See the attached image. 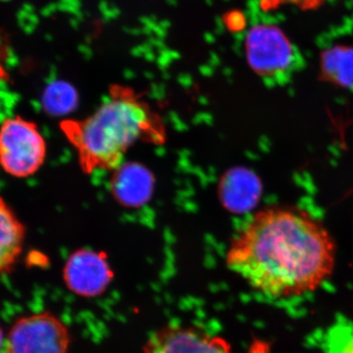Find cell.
Listing matches in <instances>:
<instances>
[{
	"label": "cell",
	"mask_w": 353,
	"mask_h": 353,
	"mask_svg": "<svg viewBox=\"0 0 353 353\" xmlns=\"http://www.w3.org/2000/svg\"><path fill=\"white\" fill-rule=\"evenodd\" d=\"M333 236L296 208L263 209L246 223L227 252V266L261 296H303L319 289L336 266Z\"/></svg>",
	"instance_id": "1"
},
{
	"label": "cell",
	"mask_w": 353,
	"mask_h": 353,
	"mask_svg": "<svg viewBox=\"0 0 353 353\" xmlns=\"http://www.w3.org/2000/svg\"><path fill=\"white\" fill-rule=\"evenodd\" d=\"M150 125V114L139 101L117 97L87 119L65 121L61 128L75 146L83 168L90 172L117 168Z\"/></svg>",
	"instance_id": "2"
},
{
	"label": "cell",
	"mask_w": 353,
	"mask_h": 353,
	"mask_svg": "<svg viewBox=\"0 0 353 353\" xmlns=\"http://www.w3.org/2000/svg\"><path fill=\"white\" fill-rule=\"evenodd\" d=\"M46 143L38 126L16 116L0 127V166L9 175L26 178L43 166Z\"/></svg>",
	"instance_id": "3"
},
{
	"label": "cell",
	"mask_w": 353,
	"mask_h": 353,
	"mask_svg": "<svg viewBox=\"0 0 353 353\" xmlns=\"http://www.w3.org/2000/svg\"><path fill=\"white\" fill-rule=\"evenodd\" d=\"M245 53L253 71L264 79L284 81L296 63L294 46L273 25L254 26L245 39Z\"/></svg>",
	"instance_id": "4"
},
{
	"label": "cell",
	"mask_w": 353,
	"mask_h": 353,
	"mask_svg": "<svg viewBox=\"0 0 353 353\" xmlns=\"http://www.w3.org/2000/svg\"><path fill=\"white\" fill-rule=\"evenodd\" d=\"M6 343L7 353H68L70 334L54 315L37 313L14 324Z\"/></svg>",
	"instance_id": "5"
},
{
	"label": "cell",
	"mask_w": 353,
	"mask_h": 353,
	"mask_svg": "<svg viewBox=\"0 0 353 353\" xmlns=\"http://www.w3.org/2000/svg\"><path fill=\"white\" fill-rule=\"evenodd\" d=\"M143 353H234L225 339L196 326L173 325L158 330Z\"/></svg>",
	"instance_id": "6"
},
{
	"label": "cell",
	"mask_w": 353,
	"mask_h": 353,
	"mask_svg": "<svg viewBox=\"0 0 353 353\" xmlns=\"http://www.w3.org/2000/svg\"><path fill=\"white\" fill-rule=\"evenodd\" d=\"M112 278V271L102 253L88 250H78L65 264V284L71 292L80 296H101L108 289Z\"/></svg>",
	"instance_id": "7"
},
{
	"label": "cell",
	"mask_w": 353,
	"mask_h": 353,
	"mask_svg": "<svg viewBox=\"0 0 353 353\" xmlns=\"http://www.w3.org/2000/svg\"><path fill=\"white\" fill-rule=\"evenodd\" d=\"M25 227L0 197V275L15 263L22 252Z\"/></svg>",
	"instance_id": "8"
},
{
	"label": "cell",
	"mask_w": 353,
	"mask_h": 353,
	"mask_svg": "<svg viewBox=\"0 0 353 353\" xmlns=\"http://www.w3.org/2000/svg\"><path fill=\"white\" fill-rule=\"evenodd\" d=\"M322 79L339 87L353 88V48L336 46L323 51Z\"/></svg>",
	"instance_id": "9"
},
{
	"label": "cell",
	"mask_w": 353,
	"mask_h": 353,
	"mask_svg": "<svg viewBox=\"0 0 353 353\" xmlns=\"http://www.w3.org/2000/svg\"><path fill=\"white\" fill-rule=\"evenodd\" d=\"M76 101V92L65 83H54L46 88L43 105L50 113H66Z\"/></svg>",
	"instance_id": "10"
},
{
	"label": "cell",
	"mask_w": 353,
	"mask_h": 353,
	"mask_svg": "<svg viewBox=\"0 0 353 353\" xmlns=\"http://www.w3.org/2000/svg\"><path fill=\"white\" fill-rule=\"evenodd\" d=\"M325 0H261L262 8L276 9L283 6H292L303 11H313L324 6Z\"/></svg>",
	"instance_id": "11"
},
{
	"label": "cell",
	"mask_w": 353,
	"mask_h": 353,
	"mask_svg": "<svg viewBox=\"0 0 353 353\" xmlns=\"http://www.w3.org/2000/svg\"><path fill=\"white\" fill-rule=\"evenodd\" d=\"M336 352L338 353H353V331L348 338H343L340 343H336Z\"/></svg>",
	"instance_id": "12"
},
{
	"label": "cell",
	"mask_w": 353,
	"mask_h": 353,
	"mask_svg": "<svg viewBox=\"0 0 353 353\" xmlns=\"http://www.w3.org/2000/svg\"><path fill=\"white\" fill-rule=\"evenodd\" d=\"M2 345H3V333H2V330L0 328V350H1Z\"/></svg>",
	"instance_id": "13"
}]
</instances>
